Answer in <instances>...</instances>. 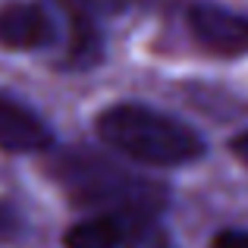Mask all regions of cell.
Returning <instances> with one entry per match:
<instances>
[{"instance_id": "cell-1", "label": "cell", "mask_w": 248, "mask_h": 248, "mask_svg": "<svg viewBox=\"0 0 248 248\" xmlns=\"http://www.w3.org/2000/svg\"><path fill=\"white\" fill-rule=\"evenodd\" d=\"M94 129L104 145L145 167H186L207 154L198 129L157 107L123 101L101 110Z\"/></svg>"}, {"instance_id": "cell-2", "label": "cell", "mask_w": 248, "mask_h": 248, "mask_svg": "<svg viewBox=\"0 0 248 248\" xmlns=\"http://www.w3.org/2000/svg\"><path fill=\"white\" fill-rule=\"evenodd\" d=\"M60 186L69 192V198L91 211L123 204H154L164 207V188L129 170L116 167L113 160L97 157L88 151H73L54 164Z\"/></svg>"}, {"instance_id": "cell-3", "label": "cell", "mask_w": 248, "mask_h": 248, "mask_svg": "<svg viewBox=\"0 0 248 248\" xmlns=\"http://www.w3.org/2000/svg\"><path fill=\"white\" fill-rule=\"evenodd\" d=\"M66 22L57 0H6L0 3V47L3 50H60Z\"/></svg>"}, {"instance_id": "cell-4", "label": "cell", "mask_w": 248, "mask_h": 248, "mask_svg": "<svg viewBox=\"0 0 248 248\" xmlns=\"http://www.w3.org/2000/svg\"><path fill=\"white\" fill-rule=\"evenodd\" d=\"M157 211L160 207L154 204H123L94 211L63 232V248H126L148 226L157 223Z\"/></svg>"}, {"instance_id": "cell-5", "label": "cell", "mask_w": 248, "mask_h": 248, "mask_svg": "<svg viewBox=\"0 0 248 248\" xmlns=\"http://www.w3.org/2000/svg\"><path fill=\"white\" fill-rule=\"evenodd\" d=\"M188 29L195 41L217 57L248 54V16L217 3H195L188 10Z\"/></svg>"}, {"instance_id": "cell-6", "label": "cell", "mask_w": 248, "mask_h": 248, "mask_svg": "<svg viewBox=\"0 0 248 248\" xmlns=\"http://www.w3.org/2000/svg\"><path fill=\"white\" fill-rule=\"evenodd\" d=\"M66 22V38L60 47L63 69H91L104 57V38L97 29V6L91 0H57Z\"/></svg>"}, {"instance_id": "cell-7", "label": "cell", "mask_w": 248, "mask_h": 248, "mask_svg": "<svg viewBox=\"0 0 248 248\" xmlns=\"http://www.w3.org/2000/svg\"><path fill=\"white\" fill-rule=\"evenodd\" d=\"M54 148L50 126L13 94L0 91V151L13 154H35Z\"/></svg>"}, {"instance_id": "cell-8", "label": "cell", "mask_w": 248, "mask_h": 248, "mask_svg": "<svg viewBox=\"0 0 248 248\" xmlns=\"http://www.w3.org/2000/svg\"><path fill=\"white\" fill-rule=\"evenodd\" d=\"M22 232V214L16 211V204L0 201V242H13Z\"/></svg>"}, {"instance_id": "cell-9", "label": "cell", "mask_w": 248, "mask_h": 248, "mask_svg": "<svg viewBox=\"0 0 248 248\" xmlns=\"http://www.w3.org/2000/svg\"><path fill=\"white\" fill-rule=\"evenodd\" d=\"M126 248H176V245H173V239L167 236V230H160V226L154 223V226H148V230L141 232L132 245H126Z\"/></svg>"}, {"instance_id": "cell-10", "label": "cell", "mask_w": 248, "mask_h": 248, "mask_svg": "<svg viewBox=\"0 0 248 248\" xmlns=\"http://www.w3.org/2000/svg\"><path fill=\"white\" fill-rule=\"evenodd\" d=\"M211 248H248V230H220L214 232Z\"/></svg>"}, {"instance_id": "cell-11", "label": "cell", "mask_w": 248, "mask_h": 248, "mask_svg": "<svg viewBox=\"0 0 248 248\" xmlns=\"http://www.w3.org/2000/svg\"><path fill=\"white\" fill-rule=\"evenodd\" d=\"M230 151H232V154H236V157L248 167V129H245V132H239L236 139L230 141Z\"/></svg>"}]
</instances>
